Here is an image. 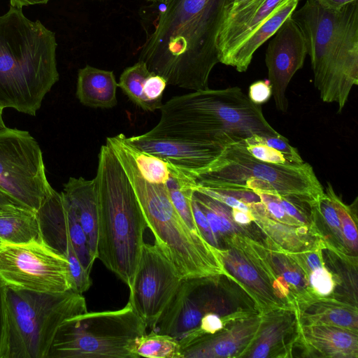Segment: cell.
I'll use <instances>...</instances> for the list:
<instances>
[{"mask_svg": "<svg viewBox=\"0 0 358 358\" xmlns=\"http://www.w3.org/2000/svg\"><path fill=\"white\" fill-rule=\"evenodd\" d=\"M227 0H173L159 8L145 27L139 61L168 85L192 91L208 89L219 63L216 38Z\"/></svg>", "mask_w": 358, "mask_h": 358, "instance_id": "cell-1", "label": "cell"}, {"mask_svg": "<svg viewBox=\"0 0 358 358\" xmlns=\"http://www.w3.org/2000/svg\"><path fill=\"white\" fill-rule=\"evenodd\" d=\"M159 110L160 119L146 136L225 148L253 135L279 134L264 117L261 105L238 87L176 96Z\"/></svg>", "mask_w": 358, "mask_h": 358, "instance_id": "cell-2", "label": "cell"}, {"mask_svg": "<svg viewBox=\"0 0 358 358\" xmlns=\"http://www.w3.org/2000/svg\"><path fill=\"white\" fill-rule=\"evenodd\" d=\"M55 34L10 6L0 16V106L36 115L59 80Z\"/></svg>", "mask_w": 358, "mask_h": 358, "instance_id": "cell-3", "label": "cell"}, {"mask_svg": "<svg viewBox=\"0 0 358 358\" xmlns=\"http://www.w3.org/2000/svg\"><path fill=\"white\" fill-rule=\"evenodd\" d=\"M291 17L305 38L321 99L341 112L358 84V0L338 10L307 0Z\"/></svg>", "mask_w": 358, "mask_h": 358, "instance_id": "cell-4", "label": "cell"}, {"mask_svg": "<svg viewBox=\"0 0 358 358\" xmlns=\"http://www.w3.org/2000/svg\"><path fill=\"white\" fill-rule=\"evenodd\" d=\"M95 180L99 208L97 258L129 289L148 226L130 181L106 143L99 150Z\"/></svg>", "mask_w": 358, "mask_h": 358, "instance_id": "cell-5", "label": "cell"}, {"mask_svg": "<svg viewBox=\"0 0 358 358\" xmlns=\"http://www.w3.org/2000/svg\"><path fill=\"white\" fill-rule=\"evenodd\" d=\"M134 190L155 243L167 257L182 278L225 276L216 248L185 224L169 196L166 184L148 182L139 173L124 148L122 134L108 137Z\"/></svg>", "mask_w": 358, "mask_h": 358, "instance_id": "cell-6", "label": "cell"}, {"mask_svg": "<svg viewBox=\"0 0 358 358\" xmlns=\"http://www.w3.org/2000/svg\"><path fill=\"white\" fill-rule=\"evenodd\" d=\"M194 180L199 187L271 193L294 198L310 205L324 194L309 164L262 162L248 152L243 140L227 145L210 169Z\"/></svg>", "mask_w": 358, "mask_h": 358, "instance_id": "cell-7", "label": "cell"}, {"mask_svg": "<svg viewBox=\"0 0 358 358\" xmlns=\"http://www.w3.org/2000/svg\"><path fill=\"white\" fill-rule=\"evenodd\" d=\"M8 358H47L59 326L87 312L83 294L72 289L39 292L6 287Z\"/></svg>", "mask_w": 358, "mask_h": 358, "instance_id": "cell-8", "label": "cell"}, {"mask_svg": "<svg viewBox=\"0 0 358 358\" xmlns=\"http://www.w3.org/2000/svg\"><path fill=\"white\" fill-rule=\"evenodd\" d=\"M147 326L129 302L116 310L86 312L58 328L47 358H138V338Z\"/></svg>", "mask_w": 358, "mask_h": 358, "instance_id": "cell-9", "label": "cell"}, {"mask_svg": "<svg viewBox=\"0 0 358 358\" xmlns=\"http://www.w3.org/2000/svg\"><path fill=\"white\" fill-rule=\"evenodd\" d=\"M0 189L35 212L54 189L40 146L27 131L7 127L0 131Z\"/></svg>", "mask_w": 358, "mask_h": 358, "instance_id": "cell-10", "label": "cell"}, {"mask_svg": "<svg viewBox=\"0 0 358 358\" xmlns=\"http://www.w3.org/2000/svg\"><path fill=\"white\" fill-rule=\"evenodd\" d=\"M0 282L6 288L39 292L72 289L67 259L41 238L0 245Z\"/></svg>", "mask_w": 358, "mask_h": 358, "instance_id": "cell-11", "label": "cell"}, {"mask_svg": "<svg viewBox=\"0 0 358 358\" xmlns=\"http://www.w3.org/2000/svg\"><path fill=\"white\" fill-rule=\"evenodd\" d=\"M41 237L68 260L72 290L82 294L92 285L94 262L76 211L62 193L53 189L37 211Z\"/></svg>", "mask_w": 358, "mask_h": 358, "instance_id": "cell-12", "label": "cell"}, {"mask_svg": "<svg viewBox=\"0 0 358 358\" xmlns=\"http://www.w3.org/2000/svg\"><path fill=\"white\" fill-rule=\"evenodd\" d=\"M222 276L182 279L152 330L173 336L182 343L193 336L206 315L212 313L226 316L243 311L227 308V288L222 282Z\"/></svg>", "mask_w": 358, "mask_h": 358, "instance_id": "cell-13", "label": "cell"}, {"mask_svg": "<svg viewBox=\"0 0 358 358\" xmlns=\"http://www.w3.org/2000/svg\"><path fill=\"white\" fill-rule=\"evenodd\" d=\"M181 280L159 247L144 242L129 302L147 328H155Z\"/></svg>", "mask_w": 358, "mask_h": 358, "instance_id": "cell-14", "label": "cell"}, {"mask_svg": "<svg viewBox=\"0 0 358 358\" xmlns=\"http://www.w3.org/2000/svg\"><path fill=\"white\" fill-rule=\"evenodd\" d=\"M232 245L245 252L284 304L294 306L315 295L307 275L294 257L266 238L261 242L245 235H237L231 238L227 248Z\"/></svg>", "mask_w": 358, "mask_h": 358, "instance_id": "cell-15", "label": "cell"}, {"mask_svg": "<svg viewBox=\"0 0 358 358\" xmlns=\"http://www.w3.org/2000/svg\"><path fill=\"white\" fill-rule=\"evenodd\" d=\"M272 37L265 55L268 81L277 109L286 112V90L293 76L303 66L307 45L301 29L291 16Z\"/></svg>", "mask_w": 358, "mask_h": 358, "instance_id": "cell-16", "label": "cell"}, {"mask_svg": "<svg viewBox=\"0 0 358 358\" xmlns=\"http://www.w3.org/2000/svg\"><path fill=\"white\" fill-rule=\"evenodd\" d=\"M261 315L257 332L241 357H292L300 327L294 306H282Z\"/></svg>", "mask_w": 358, "mask_h": 358, "instance_id": "cell-17", "label": "cell"}, {"mask_svg": "<svg viewBox=\"0 0 358 358\" xmlns=\"http://www.w3.org/2000/svg\"><path fill=\"white\" fill-rule=\"evenodd\" d=\"M126 140L138 149L162 159L173 167L193 178L208 171L224 148L151 138L144 134L126 137Z\"/></svg>", "mask_w": 358, "mask_h": 358, "instance_id": "cell-18", "label": "cell"}, {"mask_svg": "<svg viewBox=\"0 0 358 358\" xmlns=\"http://www.w3.org/2000/svg\"><path fill=\"white\" fill-rule=\"evenodd\" d=\"M262 315L256 312L227 324L213 334H203L180 344L182 358L241 357L254 339Z\"/></svg>", "mask_w": 358, "mask_h": 358, "instance_id": "cell-19", "label": "cell"}, {"mask_svg": "<svg viewBox=\"0 0 358 358\" xmlns=\"http://www.w3.org/2000/svg\"><path fill=\"white\" fill-rule=\"evenodd\" d=\"M216 250L225 271L224 277L234 282L246 293L259 314L287 306L278 297L269 282L240 247L232 245Z\"/></svg>", "mask_w": 358, "mask_h": 358, "instance_id": "cell-20", "label": "cell"}, {"mask_svg": "<svg viewBox=\"0 0 358 358\" xmlns=\"http://www.w3.org/2000/svg\"><path fill=\"white\" fill-rule=\"evenodd\" d=\"M289 0H250L223 18L216 38L219 62L227 65L238 48Z\"/></svg>", "mask_w": 358, "mask_h": 358, "instance_id": "cell-21", "label": "cell"}, {"mask_svg": "<svg viewBox=\"0 0 358 358\" xmlns=\"http://www.w3.org/2000/svg\"><path fill=\"white\" fill-rule=\"evenodd\" d=\"M295 346L302 349L303 357L357 358L358 332L327 325H300Z\"/></svg>", "mask_w": 358, "mask_h": 358, "instance_id": "cell-22", "label": "cell"}, {"mask_svg": "<svg viewBox=\"0 0 358 358\" xmlns=\"http://www.w3.org/2000/svg\"><path fill=\"white\" fill-rule=\"evenodd\" d=\"M301 326L327 325L358 332L357 306L336 297L312 296L294 304Z\"/></svg>", "mask_w": 358, "mask_h": 358, "instance_id": "cell-23", "label": "cell"}, {"mask_svg": "<svg viewBox=\"0 0 358 358\" xmlns=\"http://www.w3.org/2000/svg\"><path fill=\"white\" fill-rule=\"evenodd\" d=\"M253 222L266 238L281 250L298 253L310 250L322 241L316 231L304 226L283 224L271 218L261 201L248 204Z\"/></svg>", "mask_w": 358, "mask_h": 358, "instance_id": "cell-24", "label": "cell"}, {"mask_svg": "<svg viewBox=\"0 0 358 358\" xmlns=\"http://www.w3.org/2000/svg\"><path fill=\"white\" fill-rule=\"evenodd\" d=\"M74 208L87 236L92 258L97 259L98 196L95 178H69L61 192Z\"/></svg>", "mask_w": 358, "mask_h": 358, "instance_id": "cell-25", "label": "cell"}, {"mask_svg": "<svg viewBox=\"0 0 358 358\" xmlns=\"http://www.w3.org/2000/svg\"><path fill=\"white\" fill-rule=\"evenodd\" d=\"M117 87L112 71L86 65L78 71L76 94L84 106L94 108H111L117 103Z\"/></svg>", "mask_w": 358, "mask_h": 358, "instance_id": "cell-26", "label": "cell"}, {"mask_svg": "<svg viewBox=\"0 0 358 358\" xmlns=\"http://www.w3.org/2000/svg\"><path fill=\"white\" fill-rule=\"evenodd\" d=\"M310 208L314 226L327 250L357 266V257L352 255L346 247L339 218L327 194L324 192L317 201L310 205Z\"/></svg>", "mask_w": 358, "mask_h": 358, "instance_id": "cell-27", "label": "cell"}, {"mask_svg": "<svg viewBox=\"0 0 358 358\" xmlns=\"http://www.w3.org/2000/svg\"><path fill=\"white\" fill-rule=\"evenodd\" d=\"M301 0H289L279 6L271 16L238 48L230 58L227 66L238 72L248 69L256 50L271 38L296 10Z\"/></svg>", "mask_w": 358, "mask_h": 358, "instance_id": "cell-28", "label": "cell"}, {"mask_svg": "<svg viewBox=\"0 0 358 358\" xmlns=\"http://www.w3.org/2000/svg\"><path fill=\"white\" fill-rule=\"evenodd\" d=\"M192 196L208 220L217 243V249L227 248L231 238L237 235H245L255 238L246 230L247 227H241L234 222L230 207L198 190H194Z\"/></svg>", "mask_w": 358, "mask_h": 358, "instance_id": "cell-29", "label": "cell"}, {"mask_svg": "<svg viewBox=\"0 0 358 358\" xmlns=\"http://www.w3.org/2000/svg\"><path fill=\"white\" fill-rule=\"evenodd\" d=\"M40 238L37 212L18 207L0 213V238L3 242L20 244Z\"/></svg>", "mask_w": 358, "mask_h": 358, "instance_id": "cell-30", "label": "cell"}, {"mask_svg": "<svg viewBox=\"0 0 358 358\" xmlns=\"http://www.w3.org/2000/svg\"><path fill=\"white\" fill-rule=\"evenodd\" d=\"M122 143L139 173L145 180L152 183H166L171 176V167L166 161L130 144L124 134Z\"/></svg>", "mask_w": 358, "mask_h": 358, "instance_id": "cell-31", "label": "cell"}, {"mask_svg": "<svg viewBox=\"0 0 358 358\" xmlns=\"http://www.w3.org/2000/svg\"><path fill=\"white\" fill-rule=\"evenodd\" d=\"M135 352L138 357L182 358L178 339L152 330L138 338Z\"/></svg>", "mask_w": 358, "mask_h": 358, "instance_id": "cell-32", "label": "cell"}, {"mask_svg": "<svg viewBox=\"0 0 358 358\" xmlns=\"http://www.w3.org/2000/svg\"><path fill=\"white\" fill-rule=\"evenodd\" d=\"M150 72L146 64L139 61L126 68L120 76L118 87L137 106L145 111H155L143 94L144 83Z\"/></svg>", "mask_w": 358, "mask_h": 358, "instance_id": "cell-33", "label": "cell"}, {"mask_svg": "<svg viewBox=\"0 0 358 358\" xmlns=\"http://www.w3.org/2000/svg\"><path fill=\"white\" fill-rule=\"evenodd\" d=\"M325 193L330 199L337 213L347 248L352 255L357 257V209L354 210L353 204L348 206L343 203L342 199L336 194L329 182L327 183Z\"/></svg>", "mask_w": 358, "mask_h": 358, "instance_id": "cell-34", "label": "cell"}, {"mask_svg": "<svg viewBox=\"0 0 358 358\" xmlns=\"http://www.w3.org/2000/svg\"><path fill=\"white\" fill-rule=\"evenodd\" d=\"M308 278L310 287L316 296L335 297L336 289L340 286V282L336 274L325 264L310 272Z\"/></svg>", "mask_w": 358, "mask_h": 358, "instance_id": "cell-35", "label": "cell"}, {"mask_svg": "<svg viewBox=\"0 0 358 358\" xmlns=\"http://www.w3.org/2000/svg\"><path fill=\"white\" fill-rule=\"evenodd\" d=\"M258 135H253L243 140L248 152L256 159L268 163L292 164L280 152L260 141Z\"/></svg>", "mask_w": 358, "mask_h": 358, "instance_id": "cell-36", "label": "cell"}, {"mask_svg": "<svg viewBox=\"0 0 358 358\" xmlns=\"http://www.w3.org/2000/svg\"><path fill=\"white\" fill-rule=\"evenodd\" d=\"M166 79L152 73L146 79L143 86V94L154 110H159L162 106V96L167 85Z\"/></svg>", "mask_w": 358, "mask_h": 358, "instance_id": "cell-37", "label": "cell"}, {"mask_svg": "<svg viewBox=\"0 0 358 358\" xmlns=\"http://www.w3.org/2000/svg\"><path fill=\"white\" fill-rule=\"evenodd\" d=\"M265 207L268 215L275 220L292 226H301L297 221L290 217L277 201L275 194L256 193Z\"/></svg>", "mask_w": 358, "mask_h": 358, "instance_id": "cell-38", "label": "cell"}, {"mask_svg": "<svg viewBox=\"0 0 358 358\" xmlns=\"http://www.w3.org/2000/svg\"><path fill=\"white\" fill-rule=\"evenodd\" d=\"M257 138L262 143L283 154L292 164H302L304 162L296 148L291 146L287 139L281 134L267 136L258 135Z\"/></svg>", "mask_w": 358, "mask_h": 358, "instance_id": "cell-39", "label": "cell"}, {"mask_svg": "<svg viewBox=\"0 0 358 358\" xmlns=\"http://www.w3.org/2000/svg\"><path fill=\"white\" fill-rule=\"evenodd\" d=\"M6 287L0 282V358L8 357V326Z\"/></svg>", "mask_w": 358, "mask_h": 358, "instance_id": "cell-40", "label": "cell"}, {"mask_svg": "<svg viewBox=\"0 0 358 358\" xmlns=\"http://www.w3.org/2000/svg\"><path fill=\"white\" fill-rule=\"evenodd\" d=\"M192 206L196 225L200 234L210 245L217 249V243L211 230L208 220L193 196L192 198Z\"/></svg>", "mask_w": 358, "mask_h": 358, "instance_id": "cell-41", "label": "cell"}, {"mask_svg": "<svg viewBox=\"0 0 358 358\" xmlns=\"http://www.w3.org/2000/svg\"><path fill=\"white\" fill-rule=\"evenodd\" d=\"M248 97L255 104L261 105L266 102L272 95L268 80H258L249 87Z\"/></svg>", "mask_w": 358, "mask_h": 358, "instance_id": "cell-42", "label": "cell"}, {"mask_svg": "<svg viewBox=\"0 0 358 358\" xmlns=\"http://www.w3.org/2000/svg\"><path fill=\"white\" fill-rule=\"evenodd\" d=\"M231 214L234 222L241 227H247L253 222V217L250 212L231 208Z\"/></svg>", "mask_w": 358, "mask_h": 358, "instance_id": "cell-43", "label": "cell"}, {"mask_svg": "<svg viewBox=\"0 0 358 358\" xmlns=\"http://www.w3.org/2000/svg\"><path fill=\"white\" fill-rule=\"evenodd\" d=\"M18 207L24 206L20 204L11 196L0 189V213L12 210Z\"/></svg>", "mask_w": 358, "mask_h": 358, "instance_id": "cell-44", "label": "cell"}, {"mask_svg": "<svg viewBox=\"0 0 358 358\" xmlns=\"http://www.w3.org/2000/svg\"><path fill=\"white\" fill-rule=\"evenodd\" d=\"M323 7L331 9L338 10L345 6V5L357 1V0H317Z\"/></svg>", "mask_w": 358, "mask_h": 358, "instance_id": "cell-45", "label": "cell"}, {"mask_svg": "<svg viewBox=\"0 0 358 358\" xmlns=\"http://www.w3.org/2000/svg\"><path fill=\"white\" fill-rule=\"evenodd\" d=\"M248 1L250 0H227L223 8L222 20Z\"/></svg>", "mask_w": 358, "mask_h": 358, "instance_id": "cell-46", "label": "cell"}, {"mask_svg": "<svg viewBox=\"0 0 358 358\" xmlns=\"http://www.w3.org/2000/svg\"><path fill=\"white\" fill-rule=\"evenodd\" d=\"M50 0H10V6H15L19 8H22V6L35 5V4H45Z\"/></svg>", "mask_w": 358, "mask_h": 358, "instance_id": "cell-47", "label": "cell"}, {"mask_svg": "<svg viewBox=\"0 0 358 358\" xmlns=\"http://www.w3.org/2000/svg\"><path fill=\"white\" fill-rule=\"evenodd\" d=\"M146 1L150 2L152 3H157V4H162V5H166L171 2H172L173 0H145Z\"/></svg>", "mask_w": 358, "mask_h": 358, "instance_id": "cell-48", "label": "cell"}, {"mask_svg": "<svg viewBox=\"0 0 358 358\" xmlns=\"http://www.w3.org/2000/svg\"><path fill=\"white\" fill-rule=\"evenodd\" d=\"M3 110V108H2L1 106H0V131H2L7 128V127L5 125L3 118H2Z\"/></svg>", "mask_w": 358, "mask_h": 358, "instance_id": "cell-49", "label": "cell"}, {"mask_svg": "<svg viewBox=\"0 0 358 358\" xmlns=\"http://www.w3.org/2000/svg\"><path fill=\"white\" fill-rule=\"evenodd\" d=\"M3 241H1V239L0 238V245L2 244Z\"/></svg>", "mask_w": 358, "mask_h": 358, "instance_id": "cell-50", "label": "cell"}]
</instances>
